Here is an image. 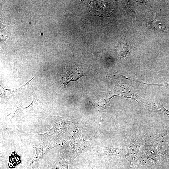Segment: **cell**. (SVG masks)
<instances>
[{"mask_svg":"<svg viewBox=\"0 0 169 169\" xmlns=\"http://www.w3.org/2000/svg\"><path fill=\"white\" fill-rule=\"evenodd\" d=\"M142 143L136 140L131 141L128 148V153L125 158L129 163V169H136L138 161V153Z\"/></svg>","mask_w":169,"mask_h":169,"instance_id":"6da1fadb","label":"cell"},{"mask_svg":"<svg viewBox=\"0 0 169 169\" xmlns=\"http://www.w3.org/2000/svg\"><path fill=\"white\" fill-rule=\"evenodd\" d=\"M86 75V72L81 69L67 72L62 77L61 90L65 87L69 82L76 80L80 77H85Z\"/></svg>","mask_w":169,"mask_h":169,"instance_id":"7a4b0ae2","label":"cell"},{"mask_svg":"<svg viewBox=\"0 0 169 169\" xmlns=\"http://www.w3.org/2000/svg\"><path fill=\"white\" fill-rule=\"evenodd\" d=\"M124 146L122 143L116 146L100 148L97 150V154L99 155L121 157Z\"/></svg>","mask_w":169,"mask_h":169,"instance_id":"3957f363","label":"cell"},{"mask_svg":"<svg viewBox=\"0 0 169 169\" xmlns=\"http://www.w3.org/2000/svg\"><path fill=\"white\" fill-rule=\"evenodd\" d=\"M34 78L33 77L26 83L20 87L12 89H6L3 88L0 85V98L1 99H7L13 96L16 95L21 93L30 82Z\"/></svg>","mask_w":169,"mask_h":169,"instance_id":"277c9868","label":"cell"},{"mask_svg":"<svg viewBox=\"0 0 169 169\" xmlns=\"http://www.w3.org/2000/svg\"><path fill=\"white\" fill-rule=\"evenodd\" d=\"M149 25L155 31H165L166 27L163 22L161 21L149 20Z\"/></svg>","mask_w":169,"mask_h":169,"instance_id":"5b68a950","label":"cell"},{"mask_svg":"<svg viewBox=\"0 0 169 169\" xmlns=\"http://www.w3.org/2000/svg\"><path fill=\"white\" fill-rule=\"evenodd\" d=\"M118 49L119 53L120 55L125 57L128 54L129 51V47L127 42H123L119 44Z\"/></svg>","mask_w":169,"mask_h":169,"instance_id":"8992f818","label":"cell"},{"mask_svg":"<svg viewBox=\"0 0 169 169\" xmlns=\"http://www.w3.org/2000/svg\"><path fill=\"white\" fill-rule=\"evenodd\" d=\"M68 162L64 160H59L55 164L54 169H68Z\"/></svg>","mask_w":169,"mask_h":169,"instance_id":"52a82bcc","label":"cell"},{"mask_svg":"<svg viewBox=\"0 0 169 169\" xmlns=\"http://www.w3.org/2000/svg\"><path fill=\"white\" fill-rule=\"evenodd\" d=\"M127 9H129V10L132 13H135L136 12H135V11H134L133 9H132V8H131V7H130V4H129V3H128H128H127Z\"/></svg>","mask_w":169,"mask_h":169,"instance_id":"ba28073f","label":"cell"},{"mask_svg":"<svg viewBox=\"0 0 169 169\" xmlns=\"http://www.w3.org/2000/svg\"><path fill=\"white\" fill-rule=\"evenodd\" d=\"M163 84L169 85V83H166L165 84Z\"/></svg>","mask_w":169,"mask_h":169,"instance_id":"9c48e42d","label":"cell"},{"mask_svg":"<svg viewBox=\"0 0 169 169\" xmlns=\"http://www.w3.org/2000/svg\"><path fill=\"white\" fill-rule=\"evenodd\" d=\"M43 35V33H41V35Z\"/></svg>","mask_w":169,"mask_h":169,"instance_id":"30bf717a","label":"cell"}]
</instances>
